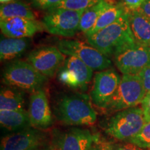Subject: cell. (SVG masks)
<instances>
[{
  "label": "cell",
  "mask_w": 150,
  "mask_h": 150,
  "mask_svg": "<svg viewBox=\"0 0 150 150\" xmlns=\"http://www.w3.org/2000/svg\"><path fill=\"white\" fill-rule=\"evenodd\" d=\"M127 142L138 147L150 149V121L147 122L140 132Z\"/></svg>",
  "instance_id": "cell-24"
},
{
  "label": "cell",
  "mask_w": 150,
  "mask_h": 150,
  "mask_svg": "<svg viewBox=\"0 0 150 150\" xmlns=\"http://www.w3.org/2000/svg\"><path fill=\"white\" fill-rule=\"evenodd\" d=\"M120 80V75L112 69L97 72L91 92V98L93 104L99 108L107 109Z\"/></svg>",
  "instance_id": "cell-10"
},
{
  "label": "cell",
  "mask_w": 150,
  "mask_h": 150,
  "mask_svg": "<svg viewBox=\"0 0 150 150\" xmlns=\"http://www.w3.org/2000/svg\"><path fill=\"white\" fill-rule=\"evenodd\" d=\"M35 8L40 10H51L56 6L59 4L63 0H31Z\"/></svg>",
  "instance_id": "cell-25"
},
{
  "label": "cell",
  "mask_w": 150,
  "mask_h": 150,
  "mask_svg": "<svg viewBox=\"0 0 150 150\" xmlns=\"http://www.w3.org/2000/svg\"><path fill=\"white\" fill-rule=\"evenodd\" d=\"M56 47L63 54L78 58L93 70H104L111 66L108 56L81 41L64 39L59 40Z\"/></svg>",
  "instance_id": "cell-6"
},
{
  "label": "cell",
  "mask_w": 150,
  "mask_h": 150,
  "mask_svg": "<svg viewBox=\"0 0 150 150\" xmlns=\"http://www.w3.org/2000/svg\"><path fill=\"white\" fill-rule=\"evenodd\" d=\"M2 79L6 86L29 93L42 89L47 81L29 62L22 60L11 62L5 67Z\"/></svg>",
  "instance_id": "cell-3"
},
{
  "label": "cell",
  "mask_w": 150,
  "mask_h": 150,
  "mask_svg": "<svg viewBox=\"0 0 150 150\" xmlns=\"http://www.w3.org/2000/svg\"><path fill=\"white\" fill-rule=\"evenodd\" d=\"M138 11L150 18V0H146L145 3L140 7Z\"/></svg>",
  "instance_id": "cell-30"
},
{
  "label": "cell",
  "mask_w": 150,
  "mask_h": 150,
  "mask_svg": "<svg viewBox=\"0 0 150 150\" xmlns=\"http://www.w3.org/2000/svg\"><path fill=\"white\" fill-rule=\"evenodd\" d=\"M111 150H150V149H146L138 147L131 142H125V143L118 144H110Z\"/></svg>",
  "instance_id": "cell-26"
},
{
  "label": "cell",
  "mask_w": 150,
  "mask_h": 150,
  "mask_svg": "<svg viewBox=\"0 0 150 150\" xmlns=\"http://www.w3.org/2000/svg\"><path fill=\"white\" fill-rule=\"evenodd\" d=\"M146 0H121V3L127 11L138 10Z\"/></svg>",
  "instance_id": "cell-28"
},
{
  "label": "cell",
  "mask_w": 150,
  "mask_h": 150,
  "mask_svg": "<svg viewBox=\"0 0 150 150\" xmlns=\"http://www.w3.org/2000/svg\"><path fill=\"white\" fill-rule=\"evenodd\" d=\"M63 54L57 47L45 46L35 49L27 56V61L47 77L53 76L65 61Z\"/></svg>",
  "instance_id": "cell-12"
},
{
  "label": "cell",
  "mask_w": 150,
  "mask_h": 150,
  "mask_svg": "<svg viewBox=\"0 0 150 150\" xmlns=\"http://www.w3.org/2000/svg\"><path fill=\"white\" fill-rule=\"evenodd\" d=\"M127 11L126 8L122 3H111L99 16L93 27L86 33V37L95 34L97 31L115 22Z\"/></svg>",
  "instance_id": "cell-19"
},
{
  "label": "cell",
  "mask_w": 150,
  "mask_h": 150,
  "mask_svg": "<svg viewBox=\"0 0 150 150\" xmlns=\"http://www.w3.org/2000/svg\"><path fill=\"white\" fill-rule=\"evenodd\" d=\"M88 150H97L96 145H95V146H92V147L90 148Z\"/></svg>",
  "instance_id": "cell-33"
},
{
  "label": "cell",
  "mask_w": 150,
  "mask_h": 150,
  "mask_svg": "<svg viewBox=\"0 0 150 150\" xmlns=\"http://www.w3.org/2000/svg\"><path fill=\"white\" fill-rule=\"evenodd\" d=\"M12 18H24L35 20L29 6L21 1L4 4L0 7V20Z\"/></svg>",
  "instance_id": "cell-21"
},
{
  "label": "cell",
  "mask_w": 150,
  "mask_h": 150,
  "mask_svg": "<svg viewBox=\"0 0 150 150\" xmlns=\"http://www.w3.org/2000/svg\"><path fill=\"white\" fill-rule=\"evenodd\" d=\"M54 110L58 120L66 125L89 126L97 120L89 97L82 94L61 95L56 100Z\"/></svg>",
  "instance_id": "cell-1"
},
{
  "label": "cell",
  "mask_w": 150,
  "mask_h": 150,
  "mask_svg": "<svg viewBox=\"0 0 150 150\" xmlns=\"http://www.w3.org/2000/svg\"><path fill=\"white\" fill-rule=\"evenodd\" d=\"M114 61L123 74H138L150 65V47L134 42L114 54Z\"/></svg>",
  "instance_id": "cell-8"
},
{
  "label": "cell",
  "mask_w": 150,
  "mask_h": 150,
  "mask_svg": "<svg viewBox=\"0 0 150 150\" xmlns=\"http://www.w3.org/2000/svg\"><path fill=\"white\" fill-rule=\"evenodd\" d=\"M0 27L4 35L8 38H31L43 30L42 24L35 20L24 18H12L0 20Z\"/></svg>",
  "instance_id": "cell-14"
},
{
  "label": "cell",
  "mask_w": 150,
  "mask_h": 150,
  "mask_svg": "<svg viewBox=\"0 0 150 150\" xmlns=\"http://www.w3.org/2000/svg\"><path fill=\"white\" fill-rule=\"evenodd\" d=\"M15 0H0L1 4H7L9 2H12V1H14Z\"/></svg>",
  "instance_id": "cell-32"
},
{
  "label": "cell",
  "mask_w": 150,
  "mask_h": 150,
  "mask_svg": "<svg viewBox=\"0 0 150 150\" xmlns=\"http://www.w3.org/2000/svg\"><path fill=\"white\" fill-rule=\"evenodd\" d=\"M47 142L46 134L31 127L4 137L0 150H36L44 147Z\"/></svg>",
  "instance_id": "cell-11"
},
{
  "label": "cell",
  "mask_w": 150,
  "mask_h": 150,
  "mask_svg": "<svg viewBox=\"0 0 150 150\" xmlns=\"http://www.w3.org/2000/svg\"><path fill=\"white\" fill-rule=\"evenodd\" d=\"M112 2L108 0H102L89 8L86 9L82 15L79 24V31L84 33H87L91 30L97 19L104 11V9L109 6Z\"/></svg>",
  "instance_id": "cell-22"
},
{
  "label": "cell",
  "mask_w": 150,
  "mask_h": 150,
  "mask_svg": "<svg viewBox=\"0 0 150 150\" xmlns=\"http://www.w3.org/2000/svg\"><path fill=\"white\" fill-rule=\"evenodd\" d=\"M128 18L135 42L150 47V18L138 10L128 11Z\"/></svg>",
  "instance_id": "cell-16"
},
{
  "label": "cell",
  "mask_w": 150,
  "mask_h": 150,
  "mask_svg": "<svg viewBox=\"0 0 150 150\" xmlns=\"http://www.w3.org/2000/svg\"><path fill=\"white\" fill-rule=\"evenodd\" d=\"M146 94L139 74H123L106 110L110 112L120 111L137 106L141 104Z\"/></svg>",
  "instance_id": "cell-5"
},
{
  "label": "cell",
  "mask_w": 150,
  "mask_h": 150,
  "mask_svg": "<svg viewBox=\"0 0 150 150\" xmlns=\"http://www.w3.org/2000/svg\"><path fill=\"white\" fill-rule=\"evenodd\" d=\"M24 106L23 91L9 86L1 88L0 110H23Z\"/></svg>",
  "instance_id": "cell-20"
},
{
  "label": "cell",
  "mask_w": 150,
  "mask_h": 150,
  "mask_svg": "<svg viewBox=\"0 0 150 150\" xmlns=\"http://www.w3.org/2000/svg\"><path fill=\"white\" fill-rule=\"evenodd\" d=\"M0 124L8 131H16L31 127L29 112L23 110H0Z\"/></svg>",
  "instance_id": "cell-17"
},
{
  "label": "cell",
  "mask_w": 150,
  "mask_h": 150,
  "mask_svg": "<svg viewBox=\"0 0 150 150\" xmlns=\"http://www.w3.org/2000/svg\"><path fill=\"white\" fill-rule=\"evenodd\" d=\"M86 38L89 45L106 56L136 42L129 26L128 11L115 22Z\"/></svg>",
  "instance_id": "cell-2"
},
{
  "label": "cell",
  "mask_w": 150,
  "mask_h": 150,
  "mask_svg": "<svg viewBox=\"0 0 150 150\" xmlns=\"http://www.w3.org/2000/svg\"><path fill=\"white\" fill-rule=\"evenodd\" d=\"M28 112L31 126L34 128L45 129L52 126V110L45 92L42 89L31 93Z\"/></svg>",
  "instance_id": "cell-13"
},
{
  "label": "cell",
  "mask_w": 150,
  "mask_h": 150,
  "mask_svg": "<svg viewBox=\"0 0 150 150\" xmlns=\"http://www.w3.org/2000/svg\"><path fill=\"white\" fill-rule=\"evenodd\" d=\"M29 45V38H14L1 36L0 41L1 60L10 61L16 59L27 51Z\"/></svg>",
  "instance_id": "cell-18"
},
{
  "label": "cell",
  "mask_w": 150,
  "mask_h": 150,
  "mask_svg": "<svg viewBox=\"0 0 150 150\" xmlns=\"http://www.w3.org/2000/svg\"><path fill=\"white\" fill-rule=\"evenodd\" d=\"M93 141L88 129L72 128L58 135L55 145L57 150H88Z\"/></svg>",
  "instance_id": "cell-15"
},
{
  "label": "cell",
  "mask_w": 150,
  "mask_h": 150,
  "mask_svg": "<svg viewBox=\"0 0 150 150\" xmlns=\"http://www.w3.org/2000/svg\"><path fill=\"white\" fill-rule=\"evenodd\" d=\"M97 150H111L110 143L106 142H100L96 145Z\"/></svg>",
  "instance_id": "cell-31"
},
{
  "label": "cell",
  "mask_w": 150,
  "mask_h": 150,
  "mask_svg": "<svg viewBox=\"0 0 150 150\" xmlns=\"http://www.w3.org/2000/svg\"><path fill=\"white\" fill-rule=\"evenodd\" d=\"M93 74V69L81 60L70 56L59 68L58 78L62 83L68 87L86 91Z\"/></svg>",
  "instance_id": "cell-9"
},
{
  "label": "cell",
  "mask_w": 150,
  "mask_h": 150,
  "mask_svg": "<svg viewBox=\"0 0 150 150\" xmlns=\"http://www.w3.org/2000/svg\"><path fill=\"white\" fill-rule=\"evenodd\" d=\"M138 74L141 78L147 93H150V65L142 70Z\"/></svg>",
  "instance_id": "cell-27"
},
{
  "label": "cell",
  "mask_w": 150,
  "mask_h": 150,
  "mask_svg": "<svg viewBox=\"0 0 150 150\" xmlns=\"http://www.w3.org/2000/svg\"><path fill=\"white\" fill-rule=\"evenodd\" d=\"M36 150H49V149H47V148H40V149H36Z\"/></svg>",
  "instance_id": "cell-34"
},
{
  "label": "cell",
  "mask_w": 150,
  "mask_h": 150,
  "mask_svg": "<svg viewBox=\"0 0 150 150\" xmlns=\"http://www.w3.org/2000/svg\"><path fill=\"white\" fill-rule=\"evenodd\" d=\"M141 106H134L118 111L108 121L106 133L122 141L127 142L136 136L145 125Z\"/></svg>",
  "instance_id": "cell-4"
},
{
  "label": "cell",
  "mask_w": 150,
  "mask_h": 150,
  "mask_svg": "<svg viewBox=\"0 0 150 150\" xmlns=\"http://www.w3.org/2000/svg\"><path fill=\"white\" fill-rule=\"evenodd\" d=\"M141 105L146 122L150 121V93L146 94L145 98L143 99L141 103Z\"/></svg>",
  "instance_id": "cell-29"
},
{
  "label": "cell",
  "mask_w": 150,
  "mask_h": 150,
  "mask_svg": "<svg viewBox=\"0 0 150 150\" xmlns=\"http://www.w3.org/2000/svg\"><path fill=\"white\" fill-rule=\"evenodd\" d=\"M85 11H72L57 8L47 11L42 24L49 33L70 38L79 30L80 20Z\"/></svg>",
  "instance_id": "cell-7"
},
{
  "label": "cell",
  "mask_w": 150,
  "mask_h": 150,
  "mask_svg": "<svg viewBox=\"0 0 150 150\" xmlns=\"http://www.w3.org/2000/svg\"><path fill=\"white\" fill-rule=\"evenodd\" d=\"M101 1L102 0H63L51 10L63 8L72 11H86Z\"/></svg>",
  "instance_id": "cell-23"
}]
</instances>
